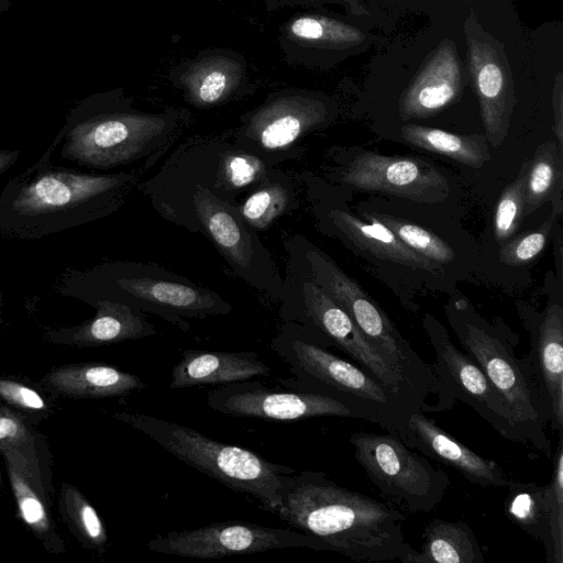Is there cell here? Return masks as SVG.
Returning <instances> with one entry per match:
<instances>
[{
  "mask_svg": "<svg viewBox=\"0 0 563 563\" xmlns=\"http://www.w3.org/2000/svg\"><path fill=\"white\" fill-rule=\"evenodd\" d=\"M118 418L148 435L176 459L233 490L254 497L266 509L276 512L282 506L283 493L294 470L151 415L122 412Z\"/></svg>",
  "mask_w": 563,
  "mask_h": 563,
  "instance_id": "4",
  "label": "cell"
},
{
  "mask_svg": "<svg viewBox=\"0 0 563 563\" xmlns=\"http://www.w3.org/2000/svg\"><path fill=\"white\" fill-rule=\"evenodd\" d=\"M371 223L363 222L353 213L332 208L327 218L332 227L356 247L372 255L413 269L439 273L438 264L408 247L395 233L378 222L371 213Z\"/></svg>",
  "mask_w": 563,
  "mask_h": 563,
  "instance_id": "22",
  "label": "cell"
},
{
  "mask_svg": "<svg viewBox=\"0 0 563 563\" xmlns=\"http://www.w3.org/2000/svg\"><path fill=\"white\" fill-rule=\"evenodd\" d=\"M395 433L410 448L455 470L473 485L505 487L509 482L498 463L478 455L453 438L420 408L416 409L405 426Z\"/></svg>",
  "mask_w": 563,
  "mask_h": 563,
  "instance_id": "16",
  "label": "cell"
},
{
  "mask_svg": "<svg viewBox=\"0 0 563 563\" xmlns=\"http://www.w3.org/2000/svg\"><path fill=\"white\" fill-rule=\"evenodd\" d=\"M354 456L387 504L408 514L430 512L442 500L450 477L396 433L358 431L350 437Z\"/></svg>",
  "mask_w": 563,
  "mask_h": 563,
  "instance_id": "8",
  "label": "cell"
},
{
  "mask_svg": "<svg viewBox=\"0 0 563 563\" xmlns=\"http://www.w3.org/2000/svg\"><path fill=\"white\" fill-rule=\"evenodd\" d=\"M504 501L505 514L531 538L551 548L550 504L547 485L509 479Z\"/></svg>",
  "mask_w": 563,
  "mask_h": 563,
  "instance_id": "25",
  "label": "cell"
},
{
  "mask_svg": "<svg viewBox=\"0 0 563 563\" xmlns=\"http://www.w3.org/2000/svg\"><path fill=\"white\" fill-rule=\"evenodd\" d=\"M424 329L434 349L435 362L433 394L438 402L428 404L422 411H443L456 400L466 402L503 438L521 443L510 411L481 367L451 341L446 330L433 318H427Z\"/></svg>",
  "mask_w": 563,
  "mask_h": 563,
  "instance_id": "10",
  "label": "cell"
},
{
  "mask_svg": "<svg viewBox=\"0 0 563 563\" xmlns=\"http://www.w3.org/2000/svg\"><path fill=\"white\" fill-rule=\"evenodd\" d=\"M290 350L298 368L317 387L313 391L339 400L356 418L395 433L418 409L356 363L341 358L313 342L294 339Z\"/></svg>",
  "mask_w": 563,
  "mask_h": 563,
  "instance_id": "9",
  "label": "cell"
},
{
  "mask_svg": "<svg viewBox=\"0 0 563 563\" xmlns=\"http://www.w3.org/2000/svg\"><path fill=\"white\" fill-rule=\"evenodd\" d=\"M9 461L8 473L13 494L15 496L20 515L24 522L38 537H47L52 532V525L42 499L32 487L24 472L14 461Z\"/></svg>",
  "mask_w": 563,
  "mask_h": 563,
  "instance_id": "34",
  "label": "cell"
},
{
  "mask_svg": "<svg viewBox=\"0 0 563 563\" xmlns=\"http://www.w3.org/2000/svg\"><path fill=\"white\" fill-rule=\"evenodd\" d=\"M19 156V151L0 150V175L14 165Z\"/></svg>",
  "mask_w": 563,
  "mask_h": 563,
  "instance_id": "41",
  "label": "cell"
},
{
  "mask_svg": "<svg viewBox=\"0 0 563 563\" xmlns=\"http://www.w3.org/2000/svg\"><path fill=\"white\" fill-rule=\"evenodd\" d=\"M485 552L463 521L430 520L424 527L418 563H484Z\"/></svg>",
  "mask_w": 563,
  "mask_h": 563,
  "instance_id": "24",
  "label": "cell"
},
{
  "mask_svg": "<svg viewBox=\"0 0 563 563\" xmlns=\"http://www.w3.org/2000/svg\"><path fill=\"white\" fill-rule=\"evenodd\" d=\"M556 219L552 213L537 230L503 243L500 262L509 266H522L533 261L547 246Z\"/></svg>",
  "mask_w": 563,
  "mask_h": 563,
  "instance_id": "36",
  "label": "cell"
},
{
  "mask_svg": "<svg viewBox=\"0 0 563 563\" xmlns=\"http://www.w3.org/2000/svg\"><path fill=\"white\" fill-rule=\"evenodd\" d=\"M186 120L179 111H76L52 146L60 143L62 158L85 167L104 170L140 164L145 172L172 147Z\"/></svg>",
  "mask_w": 563,
  "mask_h": 563,
  "instance_id": "3",
  "label": "cell"
},
{
  "mask_svg": "<svg viewBox=\"0 0 563 563\" xmlns=\"http://www.w3.org/2000/svg\"><path fill=\"white\" fill-rule=\"evenodd\" d=\"M296 38L330 47H349L361 44L365 35L353 25L327 16H301L290 24Z\"/></svg>",
  "mask_w": 563,
  "mask_h": 563,
  "instance_id": "30",
  "label": "cell"
},
{
  "mask_svg": "<svg viewBox=\"0 0 563 563\" xmlns=\"http://www.w3.org/2000/svg\"><path fill=\"white\" fill-rule=\"evenodd\" d=\"M51 151L0 192V238L33 240L90 223L121 209L142 172L87 174L54 166Z\"/></svg>",
  "mask_w": 563,
  "mask_h": 563,
  "instance_id": "2",
  "label": "cell"
},
{
  "mask_svg": "<svg viewBox=\"0 0 563 563\" xmlns=\"http://www.w3.org/2000/svg\"><path fill=\"white\" fill-rule=\"evenodd\" d=\"M0 396L8 402L24 409L45 408V402L38 393L10 379H0Z\"/></svg>",
  "mask_w": 563,
  "mask_h": 563,
  "instance_id": "38",
  "label": "cell"
},
{
  "mask_svg": "<svg viewBox=\"0 0 563 563\" xmlns=\"http://www.w3.org/2000/svg\"><path fill=\"white\" fill-rule=\"evenodd\" d=\"M553 112L554 124L553 132L556 139V144L561 153H563V98H562V81L561 75L558 76L556 84L553 90Z\"/></svg>",
  "mask_w": 563,
  "mask_h": 563,
  "instance_id": "40",
  "label": "cell"
},
{
  "mask_svg": "<svg viewBox=\"0 0 563 563\" xmlns=\"http://www.w3.org/2000/svg\"><path fill=\"white\" fill-rule=\"evenodd\" d=\"M231 88L230 77L220 69H211L192 81L190 92L198 106H212L223 100Z\"/></svg>",
  "mask_w": 563,
  "mask_h": 563,
  "instance_id": "37",
  "label": "cell"
},
{
  "mask_svg": "<svg viewBox=\"0 0 563 563\" xmlns=\"http://www.w3.org/2000/svg\"><path fill=\"white\" fill-rule=\"evenodd\" d=\"M349 5L350 10L356 15H367V10L362 5L360 0H338Z\"/></svg>",
  "mask_w": 563,
  "mask_h": 563,
  "instance_id": "42",
  "label": "cell"
},
{
  "mask_svg": "<svg viewBox=\"0 0 563 563\" xmlns=\"http://www.w3.org/2000/svg\"><path fill=\"white\" fill-rule=\"evenodd\" d=\"M63 509L81 541L89 548L102 551L107 543L106 528L90 503L69 485H64Z\"/></svg>",
  "mask_w": 563,
  "mask_h": 563,
  "instance_id": "32",
  "label": "cell"
},
{
  "mask_svg": "<svg viewBox=\"0 0 563 563\" xmlns=\"http://www.w3.org/2000/svg\"><path fill=\"white\" fill-rule=\"evenodd\" d=\"M209 404L227 415L278 421L312 417L356 418L339 400L314 391L288 393L251 388L228 395L212 393Z\"/></svg>",
  "mask_w": 563,
  "mask_h": 563,
  "instance_id": "17",
  "label": "cell"
},
{
  "mask_svg": "<svg viewBox=\"0 0 563 563\" xmlns=\"http://www.w3.org/2000/svg\"><path fill=\"white\" fill-rule=\"evenodd\" d=\"M294 547L324 550L320 541L303 532L232 520L158 534L146 543L157 553L208 560Z\"/></svg>",
  "mask_w": 563,
  "mask_h": 563,
  "instance_id": "12",
  "label": "cell"
},
{
  "mask_svg": "<svg viewBox=\"0 0 563 563\" xmlns=\"http://www.w3.org/2000/svg\"><path fill=\"white\" fill-rule=\"evenodd\" d=\"M277 170L264 159L225 140L219 158L214 194L236 206L242 194L251 192ZM213 192V191H212Z\"/></svg>",
  "mask_w": 563,
  "mask_h": 563,
  "instance_id": "27",
  "label": "cell"
},
{
  "mask_svg": "<svg viewBox=\"0 0 563 563\" xmlns=\"http://www.w3.org/2000/svg\"><path fill=\"white\" fill-rule=\"evenodd\" d=\"M26 430L23 423L13 415L0 413V441L18 442L24 439Z\"/></svg>",
  "mask_w": 563,
  "mask_h": 563,
  "instance_id": "39",
  "label": "cell"
},
{
  "mask_svg": "<svg viewBox=\"0 0 563 563\" xmlns=\"http://www.w3.org/2000/svg\"><path fill=\"white\" fill-rule=\"evenodd\" d=\"M276 514L324 550L356 561L418 563L419 552L402 532V511L342 487L324 473L290 475Z\"/></svg>",
  "mask_w": 563,
  "mask_h": 563,
  "instance_id": "1",
  "label": "cell"
},
{
  "mask_svg": "<svg viewBox=\"0 0 563 563\" xmlns=\"http://www.w3.org/2000/svg\"><path fill=\"white\" fill-rule=\"evenodd\" d=\"M371 214L415 252L438 264H448L453 261L455 256L453 249L433 232L391 214L382 212Z\"/></svg>",
  "mask_w": 563,
  "mask_h": 563,
  "instance_id": "31",
  "label": "cell"
},
{
  "mask_svg": "<svg viewBox=\"0 0 563 563\" xmlns=\"http://www.w3.org/2000/svg\"><path fill=\"white\" fill-rule=\"evenodd\" d=\"M271 368L254 352H183L173 367L172 389L250 380L269 374Z\"/></svg>",
  "mask_w": 563,
  "mask_h": 563,
  "instance_id": "20",
  "label": "cell"
},
{
  "mask_svg": "<svg viewBox=\"0 0 563 563\" xmlns=\"http://www.w3.org/2000/svg\"><path fill=\"white\" fill-rule=\"evenodd\" d=\"M529 161L522 163L518 176L503 190L494 217V236L503 244L516 234L523 219Z\"/></svg>",
  "mask_w": 563,
  "mask_h": 563,
  "instance_id": "33",
  "label": "cell"
},
{
  "mask_svg": "<svg viewBox=\"0 0 563 563\" xmlns=\"http://www.w3.org/2000/svg\"><path fill=\"white\" fill-rule=\"evenodd\" d=\"M41 383L51 391L74 398L117 397L145 387L139 376L97 363L54 368Z\"/></svg>",
  "mask_w": 563,
  "mask_h": 563,
  "instance_id": "23",
  "label": "cell"
},
{
  "mask_svg": "<svg viewBox=\"0 0 563 563\" xmlns=\"http://www.w3.org/2000/svg\"><path fill=\"white\" fill-rule=\"evenodd\" d=\"M468 65L487 142L497 148L506 139L516 102L514 81L503 46L473 19L465 23Z\"/></svg>",
  "mask_w": 563,
  "mask_h": 563,
  "instance_id": "14",
  "label": "cell"
},
{
  "mask_svg": "<svg viewBox=\"0 0 563 563\" xmlns=\"http://www.w3.org/2000/svg\"><path fill=\"white\" fill-rule=\"evenodd\" d=\"M400 132L409 144L448 156L472 168H481L490 159L487 140L483 134L461 135L412 123L402 125Z\"/></svg>",
  "mask_w": 563,
  "mask_h": 563,
  "instance_id": "28",
  "label": "cell"
},
{
  "mask_svg": "<svg viewBox=\"0 0 563 563\" xmlns=\"http://www.w3.org/2000/svg\"><path fill=\"white\" fill-rule=\"evenodd\" d=\"M552 454L553 471L547 484L550 504L551 548L547 554L548 563H563V444L562 433Z\"/></svg>",
  "mask_w": 563,
  "mask_h": 563,
  "instance_id": "35",
  "label": "cell"
},
{
  "mask_svg": "<svg viewBox=\"0 0 563 563\" xmlns=\"http://www.w3.org/2000/svg\"><path fill=\"white\" fill-rule=\"evenodd\" d=\"M235 207L253 230H266L297 207L295 183L288 173L277 169Z\"/></svg>",
  "mask_w": 563,
  "mask_h": 563,
  "instance_id": "26",
  "label": "cell"
},
{
  "mask_svg": "<svg viewBox=\"0 0 563 563\" xmlns=\"http://www.w3.org/2000/svg\"><path fill=\"white\" fill-rule=\"evenodd\" d=\"M93 290L109 299L151 312L189 330L185 318L223 316L233 307L218 292L150 263L117 262L97 271ZM97 299V300H98Z\"/></svg>",
  "mask_w": 563,
  "mask_h": 563,
  "instance_id": "7",
  "label": "cell"
},
{
  "mask_svg": "<svg viewBox=\"0 0 563 563\" xmlns=\"http://www.w3.org/2000/svg\"><path fill=\"white\" fill-rule=\"evenodd\" d=\"M461 87L455 45L451 40H444L400 97L399 115L402 120L434 115L457 99Z\"/></svg>",
  "mask_w": 563,
  "mask_h": 563,
  "instance_id": "18",
  "label": "cell"
},
{
  "mask_svg": "<svg viewBox=\"0 0 563 563\" xmlns=\"http://www.w3.org/2000/svg\"><path fill=\"white\" fill-rule=\"evenodd\" d=\"M289 256L303 264L305 276L322 288L352 319L382 357L423 398L433 394L434 375L361 286L320 249L307 241H287Z\"/></svg>",
  "mask_w": 563,
  "mask_h": 563,
  "instance_id": "6",
  "label": "cell"
},
{
  "mask_svg": "<svg viewBox=\"0 0 563 563\" xmlns=\"http://www.w3.org/2000/svg\"><path fill=\"white\" fill-rule=\"evenodd\" d=\"M328 117V108L319 99L283 97L243 119L232 143L275 166L295 157L299 140L320 128Z\"/></svg>",
  "mask_w": 563,
  "mask_h": 563,
  "instance_id": "13",
  "label": "cell"
},
{
  "mask_svg": "<svg viewBox=\"0 0 563 563\" xmlns=\"http://www.w3.org/2000/svg\"><path fill=\"white\" fill-rule=\"evenodd\" d=\"M451 324L464 352L481 367L504 398L522 444L552 457L545 433L551 412L525 357L515 355L516 342L501 331L464 312L456 305Z\"/></svg>",
  "mask_w": 563,
  "mask_h": 563,
  "instance_id": "5",
  "label": "cell"
},
{
  "mask_svg": "<svg viewBox=\"0 0 563 563\" xmlns=\"http://www.w3.org/2000/svg\"><path fill=\"white\" fill-rule=\"evenodd\" d=\"M1 307H2V292L0 290V316H1Z\"/></svg>",
  "mask_w": 563,
  "mask_h": 563,
  "instance_id": "43",
  "label": "cell"
},
{
  "mask_svg": "<svg viewBox=\"0 0 563 563\" xmlns=\"http://www.w3.org/2000/svg\"><path fill=\"white\" fill-rule=\"evenodd\" d=\"M362 191H375L420 203L442 201L448 179L424 161L362 152L340 172L339 180Z\"/></svg>",
  "mask_w": 563,
  "mask_h": 563,
  "instance_id": "15",
  "label": "cell"
},
{
  "mask_svg": "<svg viewBox=\"0 0 563 563\" xmlns=\"http://www.w3.org/2000/svg\"><path fill=\"white\" fill-rule=\"evenodd\" d=\"M551 412L550 427H563V308L551 303L531 327V349L523 356Z\"/></svg>",
  "mask_w": 563,
  "mask_h": 563,
  "instance_id": "19",
  "label": "cell"
},
{
  "mask_svg": "<svg viewBox=\"0 0 563 563\" xmlns=\"http://www.w3.org/2000/svg\"><path fill=\"white\" fill-rule=\"evenodd\" d=\"M96 314L82 324L53 332L52 339L80 346H97L156 334L144 311L129 305L98 299Z\"/></svg>",
  "mask_w": 563,
  "mask_h": 563,
  "instance_id": "21",
  "label": "cell"
},
{
  "mask_svg": "<svg viewBox=\"0 0 563 563\" xmlns=\"http://www.w3.org/2000/svg\"><path fill=\"white\" fill-rule=\"evenodd\" d=\"M562 153L555 142L541 144L529 161L523 217L530 216L562 189Z\"/></svg>",
  "mask_w": 563,
  "mask_h": 563,
  "instance_id": "29",
  "label": "cell"
},
{
  "mask_svg": "<svg viewBox=\"0 0 563 563\" xmlns=\"http://www.w3.org/2000/svg\"><path fill=\"white\" fill-rule=\"evenodd\" d=\"M284 282L285 298H298L306 317L354 363L415 407L422 409L427 405L366 340L349 314L313 280L287 267Z\"/></svg>",
  "mask_w": 563,
  "mask_h": 563,
  "instance_id": "11",
  "label": "cell"
}]
</instances>
